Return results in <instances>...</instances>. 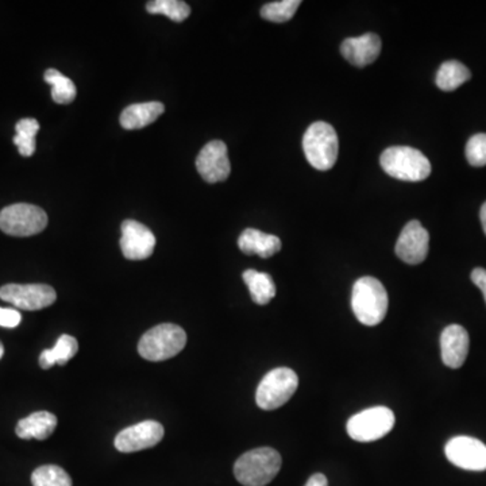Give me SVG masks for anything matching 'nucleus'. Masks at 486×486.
I'll return each instance as SVG.
<instances>
[{"label":"nucleus","instance_id":"obj_1","mask_svg":"<svg viewBox=\"0 0 486 486\" xmlns=\"http://www.w3.org/2000/svg\"><path fill=\"white\" fill-rule=\"evenodd\" d=\"M281 455L270 447L250 450L234 465V476L243 486H265L272 482L281 469Z\"/></svg>","mask_w":486,"mask_h":486},{"label":"nucleus","instance_id":"obj_2","mask_svg":"<svg viewBox=\"0 0 486 486\" xmlns=\"http://www.w3.org/2000/svg\"><path fill=\"white\" fill-rule=\"evenodd\" d=\"M387 289L381 281L365 276L357 280L351 293V309L354 315L365 326H377L384 320L388 312Z\"/></svg>","mask_w":486,"mask_h":486},{"label":"nucleus","instance_id":"obj_3","mask_svg":"<svg viewBox=\"0 0 486 486\" xmlns=\"http://www.w3.org/2000/svg\"><path fill=\"white\" fill-rule=\"evenodd\" d=\"M187 345V334L180 326L158 324L142 335L138 353L147 361L160 362L177 356Z\"/></svg>","mask_w":486,"mask_h":486},{"label":"nucleus","instance_id":"obj_4","mask_svg":"<svg viewBox=\"0 0 486 486\" xmlns=\"http://www.w3.org/2000/svg\"><path fill=\"white\" fill-rule=\"evenodd\" d=\"M382 169L401 181L426 180L431 173V164L429 158L420 152L410 147H393L385 150L380 158Z\"/></svg>","mask_w":486,"mask_h":486},{"label":"nucleus","instance_id":"obj_5","mask_svg":"<svg viewBox=\"0 0 486 486\" xmlns=\"http://www.w3.org/2000/svg\"><path fill=\"white\" fill-rule=\"evenodd\" d=\"M307 160L318 170H329L338 160L337 131L326 122H315L307 128L303 138Z\"/></svg>","mask_w":486,"mask_h":486},{"label":"nucleus","instance_id":"obj_6","mask_svg":"<svg viewBox=\"0 0 486 486\" xmlns=\"http://www.w3.org/2000/svg\"><path fill=\"white\" fill-rule=\"evenodd\" d=\"M298 387L299 377L292 369H273L257 388V405L264 410H278L292 399Z\"/></svg>","mask_w":486,"mask_h":486},{"label":"nucleus","instance_id":"obj_7","mask_svg":"<svg viewBox=\"0 0 486 486\" xmlns=\"http://www.w3.org/2000/svg\"><path fill=\"white\" fill-rule=\"evenodd\" d=\"M47 226V215L33 204H11L0 211V230L7 236L32 237Z\"/></svg>","mask_w":486,"mask_h":486},{"label":"nucleus","instance_id":"obj_8","mask_svg":"<svg viewBox=\"0 0 486 486\" xmlns=\"http://www.w3.org/2000/svg\"><path fill=\"white\" fill-rule=\"evenodd\" d=\"M395 421V413L390 408H369L351 416L348 421V434L357 442H374L390 434Z\"/></svg>","mask_w":486,"mask_h":486},{"label":"nucleus","instance_id":"obj_9","mask_svg":"<svg viewBox=\"0 0 486 486\" xmlns=\"http://www.w3.org/2000/svg\"><path fill=\"white\" fill-rule=\"evenodd\" d=\"M0 299L16 309L38 311L55 304L57 295L46 284H7L0 288Z\"/></svg>","mask_w":486,"mask_h":486},{"label":"nucleus","instance_id":"obj_10","mask_svg":"<svg viewBox=\"0 0 486 486\" xmlns=\"http://www.w3.org/2000/svg\"><path fill=\"white\" fill-rule=\"evenodd\" d=\"M447 460L471 471H486V446L481 440L471 437H455L445 447Z\"/></svg>","mask_w":486,"mask_h":486},{"label":"nucleus","instance_id":"obj_11","mask_svg":"<svg viewBox=\"0 0 486 486\" xmlns=\"http://www.w3.org/2000/svg\"><path fill=\"white\" fill-rule=\"evenodd\" d=\"M164 427L156 420H145L122 430L116 438V447L121 452H137L161 442Z\"/></svg>","mask_w":486,"mask_h":486},{"label":"nucleus","instance_id":"obj_12","mask_svg":"<svg viewBox=\"0 0 486 486\" xmlns=\"http://www.w3.org/2000/svg\"><path fill=\"white\" fill-rule=\"evenodd\" d=\"M429 248V231L418 220H410L399 237L395 251L396 256L405 264L418 265L427 258Z\"/></svg>","mask_w":486,"mask_h":486},{"label":"nucleus","instance_id":"obj_13","mask_svg":"<svg viewBox=\"0 0 486 486\" xmlns=\"http://www.w3.org/2000/svg\"><path fill=\"white\" fill-rule=\"evenodd\" d=\"M197 169L207 183L214 184L228 180L231 165L225 142H208L197 156Z\"/></svg>","mask_w":486,"mask_h":486},{"label":"nucleus","instance_id":"obj_14","mask_svg":"<svg viewBox=\"0 0 486 486\" xmlns=\"http://www.w3.org/2000/svg\"><path fill=\"white\" fill-rule=\"evenodd\" d=\"M156 248L155 234L142 223L127 219L122 223L121 248L131 261L149 258Z\"/></svg>","mask_w":486,"mask_h":486},{"label":"nucleus","instance_id":"obj_15","mask_svg":"<svg viewBox=\"0 0 486 486\" xmlns=\"http://www.w3.org/2000/svg\"><path fill=\"white\" fill-rule=\"evenodd\" d=\"M440 350L443 364L451 369L465 364L469 354V334L460 324H451L440 335Z\"/></svg>","mask_w":486,"mask_h":486},{"label":"nucleus","instance_id":"obj_16","mask_svg":"<svg viewBox=\"0 0 486 486\" xmlns=\"http://www.w3.org/2000/svg\"><path fill=\"white\" fill-rule=\"evenodd\" d=\"M340 52L349 63L359 68H364L379 58L381 53V40L373 33H368L361 37L348 38L342 42Z\"/></svg>","mask_w":486,"mask_h":486},{"label":"nucleus","instance_id":"obj_17","mask_svg":"<svg viewBox=\"0 0 486 486\" xmlns=\"http://www.w3.org/2000/svg\"><path fill=\"white\" fill-rule=\"evenodd\" d=\"M238 246L242 253L248 256L257 254L261 258H270L281 250V239L256 228H246L239 237Z\"/></svg>","mask_w":486,"mask_h":486},{"label":"nucleus","instance_id":"obj_18","mask_svg":"<svg viewBox=\"0 0 486 486\" xmlns=\"http://www.w3.org/2000/svg\"><path fill=\"white\" fill-rule=\"evenodd\" d=\"M57 418L46 410L32 413L16 424L15 432L21 440H45L55 432Z\"/></svg>","mask_w":486,"mask_h":486},{"label":"nucleus","instance_id":"obj_19","mask_svg":"<svg viewBox=\"0 0 486 486\" xmlns=\"http://www.w3.org/2000/svg\"><path fill=\"white\" fill-rule=\"evenodd\" d=\"M164 111V105L160 102L137 103L122 111L119 121L126 130H138L157 121Z\"/></svg>","mask_w":486,"mask_h":486},{"label":"nucleus","instance_id":"obj_20","mask_svg":"<svg viewBox=\"0 0 486 486\" xmlns=\"http://www.w3.org/2000/svg\"><path fill=\"white\" fill-rule=\"evenodd\" d=\"M77 350H79V343H77L76 338L66 334L61 335L56 342L55 348L42 351L40 366L42 369H50L56 364L66 365L76 356Z\"/></svg>","mask_w":486,"mask_h":486},{"label":"nucleus","instance_id":"obj_21","mask_svg":"<svg viewBox=\"0 0 486 486\" xmlns=\"http://www.w3.org/2000/svg\"><path fill=\"white\" fill-rule=\"evenodd\" d=\"M243 281L248 285L254 303L258 304V306L270 303L276 296L275 281L268 273L248 269L243 272Z\"/></svg>","mask_w":486,"mask_h":486},{"label":"nucleus","instance_id":"obj_22","mask_svg":"<svg viewBox=\"0 0 486 486\" xmlns=\"http://www.w3.org/2000/svg\"><path fill=\"white\" fill-rule=\"evenodd\" d=\"M471 74L468 66H463L460 61H446L438 71L437 86L442 91L451 92L471 80Z\"/></svg>","mask_w":486,"mask_h":486},{"label":"nucleus","instance_id":"obj_23","mask_svg":"<svg viewBox=\"0 0 486 486\" xmlns=\"http://www.w3.org/2000/svg\"><path fill=\"white\" fill-rule=\"evenodd\" d=\"M44 79L52 86V99L57 105H69L76 99L77 89L74 81L64 76L57 69H47Z\"/></svg>","mask_w":486,"mask_h":486},{"label":"nucleus","instance_id":"obj_24","mask_svg":"<svg viewBox=\"0 0 486 486\" xmlns=\"http://www.w3.org/2000/svg\"><path fill=\"white\" fill-rule=\"evenodd\" d=\"M14 144L24 157H32L35 152V136L40 131V123L35 118L21 119L15 126Z\"/></svg>","mask_w":486,"mask_h":486},{"label":"nucleus","instance_id":"obj_25","mask_svg":"<svg viewBox=\"0 0 486 486\" xmlns=\"http://www.w3.org/2000/svg\"><path fill=\"white\" fill-rule=\"evenodd\" d=\"M147 13L161 14L175 22H184L191 14V7L181 0H153L147 5Z\"/></svg>","mask_w":486,"mask_h":486},{"label":"nucleus","instance_id":"obj_26","mask_svg":"<svg viewBox=\"0 0 486 486\" xmlns=\"http://www.w3.org/2000/svg\"><path fill=\"white\" fill-rule=\"evenodd\" d=\"M33 486H72V479L60 466L44 465L32 474Z\"/></svg>","mask_w":486,"mask_h":486},{"label":"nucleus","instance_id":"obj_27","mask_svg":"<svg viewBox=\"0 0 486 486\" xmlns=\"http://www.w3.org/2000/svg\"><path fill=\"white\" fill-rule=\"evenodd\" d=\"M300 5V0H280V2L268 3L262 7L261 16L267 21L284 24L293 18Z\"/></svg>","mask_w":486,"mask_h":486},{"label":"nucleus","instance_id":"obj_28","mask_svg":"<svg viewBox=\"0 0 486 486\" xmlns=\"http://www.w3.org/2000/svg\"><path fill=\"white\" fill-rule=\"evenodd\" d=\"M466 158L471 167H482L486 165V134H476L466 144Z\"/></svg>","mask_w":486,"mask_h":486},{"label":"nucleus","instance_id":"obj_29","mask_svg":"<svg viewBox=\"0 0 486 486\" xmlns=\"http://www.w3.org/2000/svg\"><path fill=\"white\" fill-rule=\"evenodd\" d=\"M22 315L21 312L13 309H2L0 307V327H5V329H15L21 324Z\"/></svg>","mask_w":486,"mask_h":486},{"label":"nucleus","instance_id":"obj_30","mask_svg":"<svg viewBox=\"0 0 486 486\" xmlns=\"http://www.w3.org/2000/svg\"><path fill=\"white\" fill-rule=\"evenodd\" d=\"M471 281L476 284V287H479L481 289V292L484 293L485 303H486V270L482 268H476V269L471 272Z\"/></svg>","mask_w":486,"mask_h":486},{"label":"nucleus","instance_id":"obj_31","mask_svg":"<svg viewBox=\"0 0 486 486\" xmlns=\"http://www.w3.org/2000/svg\"><path fill=\"white\" fill-rule=\"evenodd\" d=\"M306 486H329V482H327V479L324 474L317 473L314 474V476L309 477Z\"/></svg>","mask_w":486,"mask_h":486},{"label":"nucleus","instance_id":"obj_32","mask_svg":"<svg viewBox=\"0 0 486 486\" xmlns=\"http://www.w3.org/2000/svg\"><path fill=\"white\" fill-rule=\"evenodd\" d=\"M480 219H481L482 228H484V233L486 236V202L484 206L481 207V212H480Z\"/></svg>","mask_w":486,"mask_h":486},{"label":"nucleus","instance_id":"obj_33","mask_svg":"<svg viewBox=\"0 0 486 486\" xmlns=\"http://www.w3.org/2000/svg\"><path fill=\"white\" fill-rule=\"evenodd\" d=\"M3 354H5V348H3L2 342H0V359H2Z\"/></svg>","mask_w":486,"mask_h":486}]
</instances>
